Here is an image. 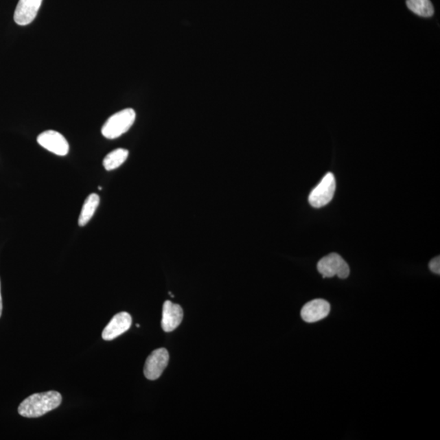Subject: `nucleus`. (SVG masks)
<instances>
[{"label": "nucleus", "mask_w": 440, "mask_h": 440, "mask_svg": "<svg viewBox=\"0 0 440 440\" xmlns=\"http://www.w3.org/2000/svg\"><path fill=\"white\" fill-rule=\"evenodd\" d=\"M129 152L125 149H117L108 154L103 161L106 171H113L125 163L128 158Z\"/></svg>", "instance_id": "obj_12"}, {"label": "nucleus", "mask_w": 440, "mask_h": 440, "mask_svg": "<svg viewBox=\"0 0 440 440\" xmlns=\"http://www.w3.org/2000/svg\"><path fill=\"white\" fill-rule=\"evenodd\" d=\"M37 141L45 150L54 152L56 155L65 156L69 150L67 139L56 130H46L37 138Z\"/></svg>", "instance_id": "obj_6"}, {"label": "nucleus", "mask_w": 440, "mask_h": 440, "mask_svg": "<svg viewBox=\"0 0 440 440\" xmlns=\"http://www.w3.org/2000/svg\"><path fill=\"white\" fill-rule=\"evenodd\" d=\"M184 317L183 309L178 304L165 301L163 308L162 328L170 333L178 328Z\"/></svg>", "instance_id": "obj_10"}, {"label": "nucleus", "mask_w": 440, "mask_h": 440, "mask_svg": "<svg viewBox=\"0 0 440 440\" xmlns=\"http://www.w3.org/2000/svg\"><path fill=\"white\" fill-rule=\"evenodd\" d=\"M330 312V304L324 299H314L305 304L301 311V316L308 323H314L325 319Z\"/></svg>", "instance_id": "obj_9"}, {"label": "nucleus", "mask_w": 440, "mask_h": 440, "mask_svg": "<svg viewBox=\"0 0 440 440\" xmlns=\"http://www.w3.org/2000/svg\"><path fill=\"white\" fill-rule=\"evenodd\" d=\"M335 189H336V182H335L334 176L330 172L326 174L320 184L309 195V203L315 208L326 206L333 199Z\"/></svg>", "instance_id": "obj_4"}, {"label": "nucleus", "mask_w": 440, "mask_h": 440, "mask_svg": "<svg viewBox=\"0 0 440 440\" xmlns=\"http://www.w3.org/2000/svg\"><path fill=\"white\" fill-rule=\"evenodd\" d=\"M136 112L132 108H125L115 113L102 126L103 136L108 139L120 137L132 128L136 120Z\"/></svg>", "instance_id": "obj_2"}, {"label": "nucleus", "mask_w": 440, "mask_h": 440, "mask_svg": "<svg viewBox=\"0 0 440 440\" xmlns=\"http://www.w3.org/2000/svg\"><path fill=\"white\" fill-rule=\"evenodd\" d=\"M100 204V197L97 194H91L86 198L84 206H82V211L78 219V224L80 226H85L93 217L95 211Z\"/></svg>", "instance_id": "obj_11"}, {"label": "nucleus", "mask_w": 440, "mask_h": 440, "mask_svg": "<svg viewBox=\"0 0 440 440\" xmlns=\"http://www.w3.org/2000/svg\"><path fill=\"white\" fill-rule=\"evenodd\" d=\"M317 269L323 278L337 276L341 279H346L350 274L349 266L342 256L336 253H331L322 258L317 264Z\"/></svg>", "instance_id": "obj_3"}, {"label": "nucleus", "mask_w": 440, "mask_h": 440, "mask_svg": "<svg viewBox=\"0 0 440 440\" xmlns=\"http://www.w3.org/2000/svg\"><path fill=\"white\" fill-rule=\"evenodd\" d=\"M62 402V396L58 391H50L30 395L19 407L21 416L36 418L58 408Z\"/></svg>", "instance_id": "obj_1"}, {"label": "nucleus", "mask_w": 440, "mask_h": 440, "mask_svg": "<svg viewBox=\"0 0 440 440\" xmlns=\"http://www.w3.org/2000/svg\"><path fill=\"white\" fill-rule=\"evenodd\" d=\"M43 0H19L14 12L17 25H27L36 19Z\"/></svg>", "instance_id": "obj_8"}, {"label": "nucleus", "mask_w": 440, "mask_h": 440, "mask_svg": "<svg viewBox=\"0 0 440 440\" xmlns=\"http://www.w3.org/2000/svg\"><path fill=\"white\" fill-rule=\"evenodd\" d=\"M102 187H101V186H100V187H99V190H102Z\"/></svg>", "instance_id": "obj_16"}, {"label": "nucleus", "mask_w": 440, "mask_h": 440, "mask_svg": "<svg viewBox=\"0 0 440 440\" xmlns=\"http://www.w3.org/2000/svg\"><path fill=\"white\" fill-rule=\"evenodd\" d=\"M2 311H3V300H2V295H1V285H0V317L2 316Z\"/></svg>", "instance_id": "obj_15"}, {"label": "nucleus", "mask_w": 440, "mask_h": 440, "mask_svg": "<svg viewBox=\"0 0 440 440\" xmlns=\"http://www.w3.org/2000/svg\"><path fill=\"white\" fill-rule=\"evenodd\" d=\"M408 10L421 17H430L434 15V7L430 0H407Z\"/></svg>", "instance_id": "obj_13"}, {"label": "nucleus", "mask_w": 440, "mask_h": 440, "mask_svg": "<svg viewBox=\"0 0 440 440\" xmlns=\"http://www.w3.org/2000/svg\"><path fill=\"white\" fill-rule=\"evenodd\" d=\"M169 362V353L165 348L152 351L148 357L143 373L149 380H157L162 375Z\"/></svg>", "instance_id": "obj_5"}, {"label": "nucleus", "mask_w": 440, "mask_h": 440, "mask_svg": "<svg viewBox=\"0 0 440 440\" xmlns=\"http://www.w3.org/2000/svg\"><path fill=\"white\" fill-rule=\"evenodd\" d=\"M132 323V316L129 313L125 312L117 313L103 330V339L111 341V340L119 337L130 329Z\"/></svg>", "instance_id": "obj_7"}, {"label": "nucleus", "mask_w": 440, "mask_h": 440, "mask_svg": "<svg viewBox=\"0 0 440 440\" xmlns=\"http://www.w3.org/2000/svg\"><path fill=\"white\" fill-rule=\"evenodd\" d=\"M429 268L431 272L435 274H440V258L439 256L435 257V259L430 261L429 264Z\"/></svg>", "instance_id": "obj_14"}]
</instances>
